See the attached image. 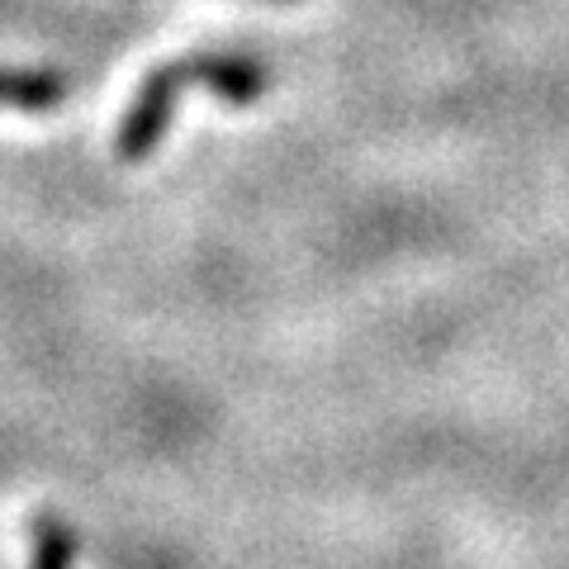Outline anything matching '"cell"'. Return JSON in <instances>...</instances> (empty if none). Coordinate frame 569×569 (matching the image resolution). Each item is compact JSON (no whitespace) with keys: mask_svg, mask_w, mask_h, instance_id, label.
Returning a JSON list of instances; mask_svg holds the SVG:
<instances>
[{"mask_svg":"<svg viewBox=\"0 0 569 569\" xmlns=\"http://www.w3.org/2000/svg\"><path fill=\"white\" fill-rule=\"evenodd\" d=\"M181 91H209L228 104H252L271 91V71L257 58H247V52H186V58H176V62L152 67L148 77H142L138 96L129 100V114L119 119V133H114L119 162L138 167L157 152Z\"/></svg>","mask_w":569,"mask_h":569,"instance_id":"1","label":"cell"},{"mask_svg":"<svg viewBox=\"0 0 569 569\" xmlns=\"http://www.w3.org/2000/svg\"><path fill=\"white\" fill-rule=\"evenodd\" d=\"M67 91H71L67 77L52 67H0V104H10V110L24 114L58 110Z\"/></svg>","mask_w":569,"mask_h":569,"instance_id":"2","label":"cell"},{"mask_svg":"<svg viewBox=\"0 0 569 569\" xmlns=\"http://www.w3.org/2000/svg\"><path fill=\"white\" fill-rule=\"evenodd\" d=\"M266 6H295V0H266Z\"/></svg>","mask_w":569,"mask_h":569,"instance_id":"3","label":"cell"}]
</instances>
